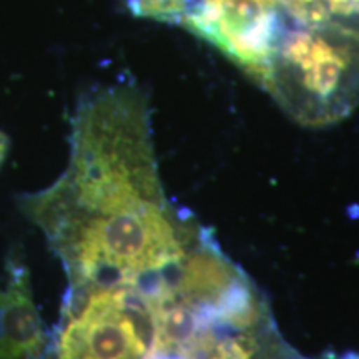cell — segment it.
<instances>
[{
  "mask_svg": "<svg viewBox=\"0 0 359 359\" xmlns=\"http://www.w3.org/2000/svg\"><path fill=\"white\" fill-rule=\"evenodd\" d=\"M19 208L62 263L67 286L143 280L185 258L206 233L165 193L150 107L133 83L83 98L65 170L19 196Z\"/></svg>",
  "mask_w": 359,
  "mask_h": 359,
  "instance_id": "cell-1",
  "label": "cell"
},
{
  "mask_svg": "<svg viewBox=\"0 0 359 359\" xmlns=\"http://www.w3.org/2000/svg\"><path fill=\"white\" fill-rule=\"evenodd\" d=\"M257 83L306 127L346 118L359 105V29L344 24L286 27Z\"/></svg>",
  "mask_w": 359,
  "mask_h": 359,
  "instance_id": "cell-2",
  "label": "cell"
},
{
  "mask_svg": "<svg viewBox=\"0 0 359 359\" xmlns=\"http://www.w3.org/2000/svg\"><path fill=\"white\" fill-rule=\"evenodd\" d=\"M326 24L313 0H198L182 25L213 43L255 82L288 25Z\"/></svg>",
  "mask_w": 359,
  "mask_h": 359,
  "instance_id": "cell-3",
  "label": "cell"
},
{
  "mask_svg": "<svg viewBox=\"0 0 359 359\" xmlns=\"http://www.w3.org/2000/svg\"><path fill=\"white\" fill-rule=\"evenodd\" d=\"M48 339L29 269L8 259L0 276V359H43Z\"/></svg>",
  "mask_w": 359,
  "mask_h": 359,
  "instance_id": "cell-4",
  "label": "cell"
},
{
  "mask_svg": "<svg viewBox=\"0 0 359 359\" xmlns=\"http://www.w3.org/2000/svg\"><path fill=\"white\" fill-rule=\"evenodd\" d=\"M196 4L198 0H127L135 15L168 24H183Z\"/></svg>",
  "mask_w": 359,
  "mask_h": 359,
  "instance_id": "cell-5",
  "label": "cell"
},
{
  "mask_svg": "<svg viewBox=\"0 0 359 359\" xmlns=\"http://www.w3.org/2000/svg\"><path fill=\"white\" fill-rule=\"evenodd\" d=\"M7 154H8V138L0 132V168H2L4 161L7 158Z\"/></svg>",
  "mask_w": 359,
  "mask_h": 359,
  "instance_id": "cell-6",
  "label": "cell"
}]
</instances>
